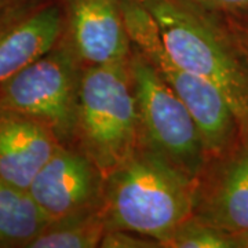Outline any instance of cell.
Wrapping results in <instances>:
<instances>
[{
    "instance_id": "obj_13",
    "label": "cell",
    "mask_w": 248,
    "mask_h": 248,
    "mask_svg": "<svg viewBox=\"0 0 248 248\" xmlns=\"http://www.w3.org/2000/svg\"><path fill=\"white\" fill-rule=\"evenodd\" d=\"M102 207L51 221L28 248H95L107 233Z\"/></svg>"
},
{
    "instance_id": "obj_9",
    "label": "cell",
    "mask_w": 248,
    "mask_h": 248,
    "mask_svg": "<svg viewBox=\"0 0 248 248\" xmlns=\"http://www.w3.org/2000/svg\"><path fill=\"white\" fill-rule=\"evenodd\" d=\"M65 37L83 66L130 61L133 42L124 18L123 0H62Z\"/></svg>"
},
{
    "instance_id": "obj_11",
    "label": "cell",
    "mask_w": 248,
    "mask_h": 248,
    "mask_svg": "<svg viewBox=\"0 0 248 248\" xmlns=\"http://www.w3.org/2000/svg\"><path fill=\"white\" fill-rule=\"evenodd\" d=\"M61 145L45 123L0 108V177L7 182L28 190Z\"/></svg>"
},
{
    "instance_id": "obj_2",
    "label": "cell",
    "mask_w": 248,
    "mask_h": 248,
    "mask_svg": "<svg viewBox=\"0 0 248 248\" xmlns=\"http://www.w3.org/2000/svg\"><path fill=\"white\" fill-rule=\"evenodd\" d=\"M178 66L214 83L248 130V66L221 14L189 0H138Z\"/></svg>"
},
{
    "instance_id": "obj_6",
    "label": "cell",
    "mask_w": 248,
    "mask_h": 248,
    "mask_svg": "<svg viewBox=\"0 0 248 248\" xmlns=\"http://www.w3.org/2000/svg\"><path fill=\"white\" fill-rule=\"evenodd\" d=\"M128 65L140 113L142 143L196 179L204 167L207 152L193 116L134 45Z\"/></svg>"
},
{
    "instance_id": "obj_18",
    "label": "cell",
    "mask_w": 248,
    "mask_h": 248,
    "mask_svg": "<svg viewBox=\"0 0 248 248\" xmlns=\"http://www.w3.org/2000/svg\"><path fill=\"white\" fill-rule=\"evenodd\" d=\"M43 1L46 0H0V22L16 13L29 9Z\"/></svg>"
},
{
    "instance_id": "obj_5",
    "label": "cell",
    "mask_w": 248,
    "mask_h": 248,
    "mask_svg": "<svg viewBox=\"0 0 248 248\" xmlns=\"http://www.w3.org/2000/svg\"><path fill=\"white\" fill-rule=\"evenodd\" d=\"M83 69L63 33L51 51L0 86V108L33 117L48 125L62 145L75 146Z\"/></svg>"
},
{
    "instance_id": "obj_14",
    "label": "cell",
    "mask_w": 248,
    "mask_h": 248,
    "mask_svg": "<svg viewBox=\"0 0 248 248\" xmlns=\"http://www.w3.org/2000/svg\"><path fill=\"white\" fill-rule=\"evenodd\" d=\"M167 248H248V234L222 229L192 215L175 231Z\"/></svg>"
},
{
    "instance_id": "obj_15",
    "label": "cell",
    "mask_w": 248,
    "mask_h": 248,
    "mask_svg": "<svg viewBox=\"0 0 248 248\" xmlns=\"http://www.w3.org/2000/svg\"><path fill=\"white\" fill-rule=\"evenodd\" d=\"M102 248H163L156 239L124 229H108L101 241Z\"/></svg>"
},
{
    "instance_id": "obj_7",
    "label": "cell",
    "mask_w": 248,
    "mask_h": 248,
    "mask_svg": "<svg viewBox=\"0 0 248 248\" xmlns=\"http://www.w3.org/2000/svg\"><path fill=\"white\" fill-rule=\"evenodd\" d=\"M200 221L248 234V130L222 155L207 157L195 179L193 211Z\"/></svg>"
},
{
    "instance_id": "obj_4",
    "label": "cell",
    "mask_w": 248,
    "mask_h": 248,
    "mask_svg": "<svg viewBox=\"0 0 248 248\" xmlns=\"http://www.w3.org/2000/svg\"><path fill=\"white\" fill-rule=\"evenodd\" d=\"M124 18L133 45L181 98L200 130L207 157L231 149L243 133L228 98L214 83L178 66L160 40L155 19L138 0H123Z\"/></svg>"
},
{
    "instance_id": "obj_10",
    "label": "cell",
    "mask_w": 248,
    "mask_h": 248,
    "mask_svg": "<svg viewBox=\"0 0 248 248\" xmlns=\"http://www.w3.org/2000/svg\"><path fill=\"white\" fill-rule=\"evenodd\" d=\"M65 33L62 0H46L0 22V86L51 51Z\"/></svg>"
},
{
    "instance_id": "obj_17",
    "label": "cell",
    "mask_w": 248,
    "mask_h": 248,
    "mask_svg": "<svg viewBox=\"0 0 248 248\" xmlns=\"http://www.w3.org/2000/svg\"><path fill=\"white\" fill-rule=\"evenodd\" d=\"M202 9L217 13L221 16L226 14H248V0H189Z\"/></svg>"
},
{
    "instance_id": "obj_3",
    "label": "cell",
    "mask_w": 248,
    "mask_h": 248,
    "mask_svg": "<svg viewBox=\"0 0 248 248\" xmlns=\"http://www.w3.org/2000/svg\"><path fill=\"white\" fill-rule=\"evenodd\" d=\"M141 143L128 62L86 66L80 84L75 146L93 160L105 178Z\"/></svg>"
},
{
    "instance_id": "obj_16",
    "label": "cell",
    "mask_w": 248,
    "mask_h": 248,
    "mask_svg": "<svg viewBox=\"0 0 248 248\" xmlns=\"http://www.w3.org/2000/svg\"><path fill=\"white\" fill-rule=\"evenodd\" d=\"M248 66V14L222 16Z\"/></svg>"
},
{
    "instance_id": "obj_1",
    "label": "cell",
    "mask_w": 248,
    "mask_h": 248,
    "mask_svg": "<svg viewBox=\"0 0 248 248\" xmlns=\"http://www.w3.org/2000/svg\"><path fill=\"white\" fill-rule=\"evenodd\" d=\"M195 179L141 143L105 177L102 214L108 229L156 239L167 248L192 217Z\"/></svg>"
},
{
    "instance_id": "obj_12",
    "label": "cell",
    "mask_w": 248,
    "mask_h": 248,
    "mask_svg": "<svg viewBox=\"0 0 248 248\" xmlns=\"http://www.w3.org/2000/svg\"><path fill=\"white\" fill-rule=\"evenodd\" d=\"M48 223L29 190L0 177V248H28Z\"/></svg>"
},
{
    "instance_id": "obj_8",
    "label": "cell",
    "mask_w": 248,
    "mask_h": 248,
    "mask_svg": "<svg viewBox=\"0 0 248 248\" xmlns=\"http://www.w3.org/2000/svg\"><path fill=\"white\" fill-rule=\"evenodd\" d=\"M104 186L105 178L87 155L61 145L28 190L51 222L102 207Z\"/></svg>"
}]
</instances>
